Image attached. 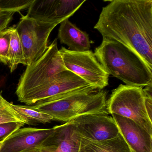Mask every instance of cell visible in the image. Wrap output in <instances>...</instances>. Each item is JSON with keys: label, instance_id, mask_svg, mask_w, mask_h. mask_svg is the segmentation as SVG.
<instances>
[{"label": "cell", "instance_id": "obj_1", "mask_svg": "<svg viewBox=\"0 0 152 152\" xmlns=\"http://www.w3.org/2000/svg\"><path fill=\"white\" fill-rule=\"evenodd\" d=\"M102 9L94 26L103 40L119 42L152 71V0H113Z\"/></svg>", "mask_w": 152, "mask_h": 152}, {"label": "cell", "instance_id": "obj_2", "mask_svg": "<svg viewBox=\"0 0 152 152\" xmlns=\"http://www.w3.org/2000/svg\"><path fill=\"white\" fill-rule=\"evenodd\" d=\"M95 57L109 75L126 85L144 87L152 83V71L135 52L115 42L103 40Z\"/></svg>", "mask_w": 152, "mask_h": 152}, {"label": "cell", "instance_id": "obj_3", "mask_svg": "<svg viewBox=\"0 0 152 152\" xmlns=\"http://www.w3.org/2000/svg\"><path fill=\"white\" fill-rule=\"evenodd\" d=\"M107 95L106 91L89 86L47 99L29 107L51 115L53 121L67 122L87 114L108 113Z\"/></svg>", "mask_w": 152, "mask_h": 152}, {"label": "cell", "instance_id": "obj_4", "mask_svg": "<svg viewBox=\"0 0 152 152\" xmlns=\"http://www.w3.org/2000/svg\"><path fill=\"white\" fill-rule=\"evenodd\" d=\"M55 39L44 54L26 67L21 75L16 91L18 100L24 99L56 79L66 71Z\"/></svg>", "mask_w": 152, "mask_h": 152}, {"label": "cell", "instance_id": "obj_5", "mask_svg": "<svg viewBox=\"0 0 152 152\" xmlns=\"http://www.w3.org/2000/svg\"><path fill=\"white\" fill-rule=\"evenodd\" d=\"M108 113L130 119L152 136V122L146 110L142 87L120 84L107 101Z\"/></svg>", "mask_w": 152, "mask_h": 152}, {"label": "cell", "instance_id": "obj_6", "mask_svg": "<svg viewBox=\"0 0 152 152\" xmlns=\"http://www.w3.org/2000/svg\"><path fill=\"white\" fill-rule=\"evenodd\" d=\"M58 24L22 17L15 28L23 48L24 65L31 64L46 52L50 35Z\"/></svg>", "mask_w": 152, "mask_h": 152}, {"label": "cell", "instance_id": "obj_7", "mask_svg": "<svg viewBox=\"0 0 152 152\" xmlns=\"http://www.w3.org/2000/svg\"><path fill=\"white\" fill-rule=\"evenodd\" d=\"M59 52L66 69L99 90L108 85L109 75L92 51L75 52L62 47Z\"/></svg>", "mask_w": 152, "mask_h": 152}, {"label": "cell", "instance_id": "obj_8", "mask_svg": "<svg viewBox=\"0 0 152 152\" xmlns=\"http://www.w3.org/2000/svg\"><path fill=\"white\" fill-rule=\"evenodd\" d=\"M108 113L87 114L70 121L81 138L91 141L113 138L119 133L117 124Z\"/></svg>", "mask_w": 152, "mask_h": 152}, {"label": "cell", "instance_id": "obj_9", "mask_svg": "<svg viewBox=\"0 0 152 152\" xmlns=\"http://www.w3.org/2000/svg\"><path fill=\"white\" fill-rule=\"evenodd\" d=\"M85 1V0H34L26 16L41 22L59 24L69 19Z\"/></svg>", "mask_w": 152, "mask_h": 152}, {"label": "cell", "instance_id": "obj_10", "mask_svg": "<svg viewBox=\"0 0 152 152\" xmlns=\"http://www.w3.org/2000/svg\"><path fill=\"white\" fill-rule=\"evenodd\" d=\"M91 85L70 71L63 72L56 79L32 94L22 103L30 105L53 97Z\"/></svg>", "mask_w": 152, "mask_h": 152}, {"label": "cell", "instance_id": "obj_11", "mask_svg": "<svg viewBox=\"0 0 152 152\" xmlns=\"http://www.w3.org/2000/svg\"><path fill=\"white\" fill-rule=\"evenodd\" d=\"M51 135L42 144L41 152H79L81 137L70 121L56 126Z\"/></svg>", "mask_w": 152, "mask_h": 152}, {"label": "cell", "instance_id": "obj_12", "mask_svg": "<svg viewBox=\"0 0 152 152\" xmlns=\"http://www.w3.org/2000/svg\"><path fill=\"white\" fill-rule=\"evenodd\" d=\"M54 130V128H20L3 141L0 152H20L29 148H40Z\"/></svg>", "mask_w": 152, "mask_h": 152}, {"label": "cell", "instance_id": "obj_13", "mask_svg": "<svg viewBox=\"0 0 152 152\" xmlns=\"http://www.w3.org/2000/svg\"><path fill=\"white\" fill-rule=\"evenodd\" d=\"M112 115L131 152H152V136L130 119Z\"/></svg>", "mask_w": 152, "mask_h": 152}, {"label": "cell", "instance_id": "obj_14", "mask_svg": "<svg viewBox=\"0 0 152 152\" xmlns=\"http://www.w3.org/2000/svg\"><path fill=\"white\" fill-rule=\"evenodd\" d=\"M58 38L61 44H65L69 49L75 52L89 50L91 42L88 34L66 19L60 23Z\"/></svg>", "mask_w": 152, "mask_h": 152}, {"label": "cell", "instance_id": "obj_15", "mask_svg": "<svg viewBox=\"0 0 152 152\" xmlns=\"http://www.w3.org/2000/svg\"><path fill=\"white\" fill-rule=\"evenodd\" d=\"M79 152H131L120 132L113 138L100 141H91L81 138Z\"/></svg>", "mask_w": 152, "mask_h": 152}, {"label": "cell", "instance_id": "obj_16", "mask_svg": "<svg viewBox=\"0 0 152 152\" xmlns=\"http://www.w3.org/2000/svg\"><path fill=\"white\" fill-rule=\"evenodd\" d=\"M8 58V65L11 73L13 72L17 69L19 64H22L24 65L23 48L15 27H12Z\"/></svg>", "mask_w": 152, "mask_h": 152}, {"label": "cell", "instance_id": "obj_17", "mask_svg": "<svg viewBox=\"0 0 152 152\" xmlns=\"http://www.w3.org/2000/svg\"><path fill=\"white\" fill-rule=\"evenodd\" d=\"M11 106L13 109L21 115L27 123V124H34L49 123L53 121L51 115L38 112L29 107V106L15 105L11 103Z\"/></svg>", "mask_w": 152, "mask_h": 152}, {"label": "cell", "instance_id": "obj_18", "mask_svg": "<svg viewBox=\"0 0 152 152\" xmlns=\"http://www.w3.org/2000/svg\"><path fill=\"white\" fill-rule=\"evenodd\" d=\"M19 122L27 124L26 121L19 115L0 93V124Z\"/></svg>", "mask_w": 152, "mask_h": 152}, {"label": "cell", "instance_id": "obj_19", "mask_svg": "<svg viewBox=\"0 0 152 152\" xmlns=\"http://www.w3.org/2000/svg\"><path fill=\"white\" fill-rule=\"evenodd\" d=\"M34 0H0V11L20 12L28 9Z\"/></svg>", "mask_w": 152, "mask_h": 152}, {"label": "cell", "instance_id": "obj_20", "mask_svg": "<svg viewBox=\"0 0 152 152\" xmlns=\"http://www.w3.org/2000/svg\"><path fill=\"white\" fill-rule=\"evenodd\" d=\"M12 27L0 32V62L8 64L9 50L11 38Z\"/></svg>", "mask_w": 152, "mask_h": 152}, {"label": "cell", "instance_id": "obj_21", "mask_svg": "<svg viewBox=\"0 0 152 152\" xmlns=\"http://www.w3.org/2000/svg\"><path fill=\"white\" fill-rule=\"evenodd\" d=\"M24 125V124L19 122L0 124V142L5 140L10 135Z\"/></svg>", "mask_w": 152, "mask_h": 152}, {"label": "cell", "instance_id": "obj_22", "mask_svg": "<svg viewBox=\"0 0 152 152\" xmlns=\"http://www.w3.org/2000/svg\"><path fill=\"white\" fill-rule=\"evenodd\" d=\"M15 13L14 12L0 11V32L7 28Z\"/></svg>", "mask_w": 152, "mask_h": 152}, {"label": "cell", "instance_id": "obj_23", "mask_svg": "<svg viewBox=\"0 0 152 152\" xmlns=\"http://www.w3.org/2000/svg\"><path fill=\"white\" fill-rule=\"evenodd\" d=\"M145 106L148 115L149 119L152 121V98L145 96Z\"/></svg>", "mask_w": 152, "mask_h": 152}, {"label": "cell", "instance_id": "obj_24", "mask_svg": "<svg viewBox=\"0 0 152 152\" xmlns=\"http://www.w3.org/2000/svg\"><path fill=\"white\" fill-rule=\"evenodd\" d=\"M20 152H41V151L39 148H34L26 149Z\"/></svg>", "mask_w": 152, "mask_h": 152}, {"label": "cell", "instance_id": "obj_25", "mask_svg": "<svg viewBox=\"0 0 152 152\" xmlns=\"http://www.w3.org/2000/svg\"><path fill=\"white\" fill-rule=\"evenodd\" d=\"M3 141H4V140H3ZM3 141H1V142H0V148H1V145H2V142H3Z\"/></svg>", "mask_w": 152, "mask_h": 152}]
</instances>
